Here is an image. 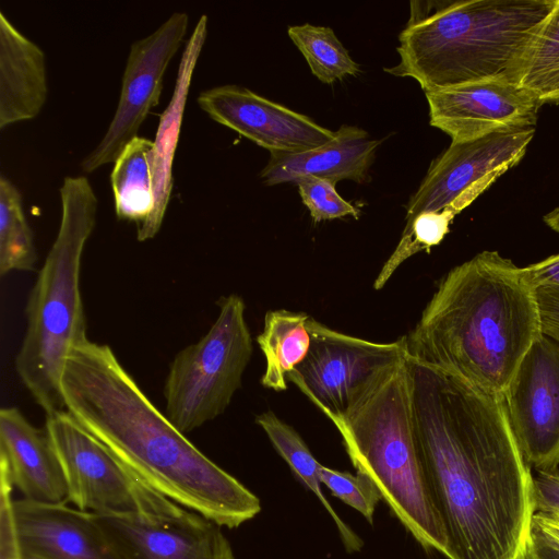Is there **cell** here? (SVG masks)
<instances>
[{
  "label": "cell",
  "mask_w": 559,
  "mask_h": 559,
  "mask_svg": "<svg viewBox=\"0 0 559 559\" xmlns=\"http://www.w3.org/2000/svg\"><path fill=\"white\" fill-rule=\"evenodd\" d=\"M415 435L447 559H526L534 479L502 395L406 355Z\"/></svg>",
  "instance_id": "cell-1"
},
{
  "label": "cell",
  "mask_w": 559,
  "mask_h": 559,
  "mask_svg": "<svg viewBox=\"0 0 559 559\" xmlns=\"http://www.w3.org/2000/svg\"><path fill=\"white\" fill-rule=\"evenodd\" d=\"M60 388L64 409L166 498L228 528L260 513V499L174 426L108 345L86 340L74 347Z\"/></svg>",
  "instance_id": "cell-2"
},
{
  "label": "cell",
  "mask_w": 559,
  "mask_h": 559,
  "mask_svg": "<svg viewBox=\"0 0 559 559\" xmlns=\"http://www.w3.org/2000/svg\"><path fill=\"white\" fill-rule=\"evenodd\" d=\"M542 335L535 289L522 267L483 251L441 280L406 346L416 360L502 395Z\"/></svg>",
  "instance_id": "cell-3"
},
{
  "label": "cell",
  "mask_w": 559,
  "mask_h": 559,
  "mask_svg": "<svg viewBox=\"0 0 559 559\" xmlns=\"http://www.w3.org/2000/svg\"><path fill=\"white\" fill-rule=\"evenodd\" d=\"M559 0L412 1L400 62L384 71L424 92L477 82L520 84Z\"/></svg>",
  "instance_id": "cell-4"
},
{
  "label": "cell",
  "mask_w": 559,
  "mask_h": 559,
  "mask_svg": "<svg viewBox=\"0 0 559 559\" xmlns=\"http://www.w3.org/2000/svg\"><path fill=\"white\" fill-rule=\"evenodd\" d=\"M406 355L378 370L331 420L356 472L377 485L392 514L426 551L447 557L415 435Z\"/></svg>",
  "instance_id": "cell-5"
},
{
  "label": "cell",
  "mask_w": 559,
  "mask_h": 559,
  "mask_svg": "<svg viewBox=\"0 0 559 559\" xmlns=\"http://www.w3.org/2000/svg\"><path fill=\"white\" fill-rule=\"evenodd\" d=\"M60 199V226L29 293L26 331L15 358L21 382L45 414L64 409L60 383L67 359L88 340L80 271L98 204L85 176L64 177Z\"/></svg>",
  "instance_id": "cell-6"
},
{
  "label": "cell",
  "mask_w": 559,
  "mask_h": 559,
  "mask_svg": "<svg viewBox=\"0 0 559 559\" xmlns=\"http://www.w3.org/2000/svg\"><path fill=\"white\" fill-rule=\"evenodd\" d=\"M217 305L207 333L176 355L166 377V416L185 435L226 411L252 355L242 298L231 294Z\"/></svg>",
  "instance_id": "cell-7"
},
{
  "label": "cell",
  "mask_w": 559,
  "mask_h": 559,
  "mask_svg": "<svg viewBox=\"0 0 559 559\" xmlns=\"http://www.w3.org/2000/svg\"><path fill=\"white\" fill-rule=\"evenodd\" d=\"M67 486V502L96 515L157 522L185 508L141 481L66 409L46 414L44 427Z\"/></svg>",
  "instance_id": "cell-8"
},
{
  "label": "cell",
  "mask_w": 559,
  "mask_h": 559,
  "mask_svg": "<svg viewBox=\"0 0 559 559\" xmlns=\"http://www.w3.org/2000/svg\"><path fill=\"white\" fill-rule=\"evenodd\" d=\"M534 134L535 128H527L451 143L431 163L409 199L405 222L426 212H448L455 217L499 177L519 164Z\"/></svg>",
  "instance_id": "cell-9"
},
{
  "label": "cell",
  "mask_w": 559,
  "mask_h": 559,
  "mask_svg": "<svg viewBox=\"0 0 559 559\" xmlns=\"http://www.w3.org/2000/svg\"><path fill=\"white\" fill-rule=\"evenodd\" d=\"M310 347L305 360L287 374L330 419L346 411L353 394L378 370L407 354L406 336L391 343L347 335L308 319Z\"/></svg>",
  "instance_id": "cell-10"
},
{
  "label": "cell",
  "mask_w": 559,
  "mask_h": 559,
  "mask_svg": "<svg viewBox=\"0 0 559 559\" xmlns=\"http://www.w3.org/2000/svg\"><path fill=\"white\" fill-rule=\"evenodd\" d=\"M521 453L536 472L559 465V342L543 333L521 360L503 394Z\"/></svg>",
  "instance_id": "cell-11"
},
{
  "label": "cell",
  "mask_w": 559,
  "mask_h": 559,
  "mask_svg": "<svg viewBox=\"0 0 559 559\" xmlns=\"http://www.w3.org/2000/svg\"><path fill=\"white\" fill-rule=\"evenodd\" d=\"M188 22L186 12H175L152 34L131 45L117 109L100 142L83 158L84 173L114 163L138 136L147 114L159 102L164 74L182 43Z\"/></svg>",
  "instance_id": "cell-12"
},
{
  "label": "cell",
  "mask_w": 559,
  "mask_h": 559,
  "mask_svg": "<svg viewBox=\"0 0 559 559\" xmlns=\"http://www.w3.org/2000/svg\"><path fill=\"white\" fill-rule=\"evenodd\" d=\"M430 126L451 143L495 132L535 128L543 104L520 84L486 81L425 92Z\"/></svg>",
  "instance_id": "cell-13"
},
{
  "label": "cell",
  "mask_w": 559,
  "mask_h": 559,
  "mask_svg": "<svg viewBox=\"0 0 559 559\" xmlns=\"http://www.w3.org/2000/svg\"><path fill=\"white\" fill-rule=\"evenodd\" d=\"M200 108L223 124L270 153H301L326 144L335 131L308 116L274 103L239 85L227 84L202 91Z\"/></svg>",
  "instance_id": "cell-14"
},
{
  "label": "cell",
  "mask_w": 559,
  "mask_h": 559,
  "mask_svg": "<svg viewBox=\"0 0 559 559\" xmlns=\"http://www.w3.org/2000/svg\"><path fill=\"white\" fill-rule=\"evenodd\" d=\"M95 516L127 559H236L222 526L186 508L157 522Z\"/></svg>",
  "instance_id": "cell-15"
},
{
  "label": "cell",
  "mask_w": 559,
  "mask_h": 559,
  "mask_svg": "<svg viewBox=\"0 0 559 559\" xmlns=\"http://www.w3.org/2000/svg\"><path fill=\"white\" fill-rule=\"evenodd\" d=\"M14 508L24 559H127L93 513L23 498Z\"/></svg>",
  "instance_id": "cell-16"
},
{
  "label": "cell",
  "mask_w": 559,
  "mask_h": 559,
  "mask_svg": "<svg viewBox=\"0 0 559 559\" xmlns=\"http://www.w3.org/2000/svg\"><path fill=\"white\" fill-rule=\"evenodd\" d=\"M0 465L23 499L67 502L64 476L46 429L33 426L16 407L0 411Z\"/></svg>",
  "instance_id": "cell-17"
},
{
  "label": "cell",
  "mask_w": 559,
  "mask_h": 559,
  "mask_svg": "<svg viewBox=\"0 0 559 559\" xmlns=\"http://www.w3.org/2000/svg\"><path fill=\"white\" fill-rule=\"evenodd\" d=\"M381 141L369 138L366 130L343 124L333 140L301 153H270V159L260 173L266 186L294 183L301 177L312 176L330 180L370 181L369 169L374 162Z\"/></svg>",
  "instance_id": "cell-18"
},
{
  "label": "cell",
  "mask_w": 559,
  "mask_h": 559,
  "mask_svg": "<svg viewBox=\"0 0 559 559\" xmlns=\"http://www.w3.org/2000/svg\"><path fill=\"white\" fill-rule=\"evenodd\" d=\"M207 33L203 14L186 43L178 67L175 88L167 108L162 112L153 147L148 155L154 209L148 218L136 227V238L145 241L159 231L173 189V163L192 74Z\"/></svg>",
  "instance_id": "cell-19"
},
{
  "label": "cell",
  "mask_w": 559,
  "mask_h": 559,
  "mask_svg": "<svg viewBox=\"0 0 559 559\" xmlns=\"http://www.w3.org/2000/svg\"><path fill=\"white\" fill-rule=\"evenodd\" d=\"M46 98L44 51L0 12V128L35 118Z\"/></svg>",
  "instance_id": "cell-20"
},
{
  "label": "cell",
  "mask_w": 559,
  "mask_h": 559,
  "mask_svg": "<svg viewBox=\"0 0 559 559\" xmlns=\"http://www.w3.org/2000/svg\"><path fill=\"white\" fill-rule=\"evenodd\" d=\"M309 317L285 309L266 312L257 337L265 358L263 386L278 392L287 389V374L305 360L310 347Z\"/></svg>",
  "instance_id": "cell-21"
},
{
  "label": "cell",
  "mask_w": 559,
  "mask_h": 559,
  "mask_svg": "<svg viewBox=\"0 0 559 559\" xmlns=\"http://www.w3.org/2000/svg\"><path fill=\"white\" fill-rule=\"evenodd\" d=\"M255 421L295 476L316 495L330 514L345 549L348 552L359 551L364 546L362 539L340 518L323 493L320 478L322 464L316 460L300 435L271 411L258 415Z\"/></svg>",
  "instance_id": "cell-22"
},
{
  "label": "cell",
  "mask_w": 559,
  "mask_h": 559,
  "mask_svg": "<svg viewBox=\"0 0 559 559\" xmlns=\"http://www.w3.org/2000/svg\"><path fill=\"white\" fill-rule=\"evenodd\" d=\"M153 141L144 136L132 139L114 162L110 185L115 211L120 221L143 224L154 209L148 155Z\"/></svg>",
  "instance_id": "cell-23"
},
{
  "label": "cell",
  "mask_w": 559,
  "mask_h": 559,
  "mask_svg": "<svg viewBox=\"0 0 559 559\" xmlns=\"http://www.w3.org/2000/svg\"><path fill=\"white\" fill-rule=\"evenodd\" d=\"M37 261L34 235L22 206L19 189L0 177V275L33 271Z\"/></svg>",
  "instance_id": "cell-24"
},
{
  "label": "cell",
  "mask_w": 559,
  "mask_h": 559,
  "mask_svg": "<svg viewBox=\"0 0 559 559\" xmlns=\"http://www.w3.org/2000/svg\"><path fill=\"white\" fill-rule=\"evenodd\" d=\"M287 34L320 82L332 84L360 73V66L331 27L306 23L289 26Z\"/></svg>",
  "instance_id": "cell-25"
},
{
  "label": "cell",
  "mask_w": 559,
  "mask_h": 559,
  "mask_svg": "<svg viewBox=\"0 0 559 559\" xmlns=\"http://www.w3.org/2000/svg\"><path fill=\"white\" fill-rule=\"evenodd\" d=\"M521 85L543 105L559 104V1L534 44Z\"/></svg>",
  "instance_id": "cell-26"
},
{
  "label": "cell",
  "mask_w": 559,
  "mask_h": 559,
  "mask_svg": "<svg viewBox=\"0 0 559 559\" xmlns=\"http://www.w3.org/2000/svg\"><path fill=\"white\" fill-rule=\"evenodd\" d=\"M320 478L334 497L358 511L369 524H373L376 507L382 496L367 475L359 472L353 475L322 465Z\"/></svg>",
  "instance_id": "cell-27"
},
{
  "label": "cell",
  "mask_w": 559,
  "mask_h": 559,
  "mask_svg": "<svg viewBox=\"0 0 559 559\" xmlns=\"http://www.w3.org/2000/svg\"><path fill=\"white\" fill-rule=\"evenodd\" d=\"M302 203L316 222L331 221L345 216L358 218L360 211L343 199L335 189V183L312 176L301 177L295 182Z\"/></svg>",
  "instance_id": "cell-28"
},
{
  "label": "cell",
  "mask_w": 559,
  "mask_h": 559,
  "mask_svg": "<svg viewBox=\"0 0 559 559\" xmlns=\"http://www.w3.org/2000/svg\"><path fill=\"white\" fill-rule=\"evenodd\" d=\"M13 484L4 466L0 465V559H24L12 499Z\"/></svg>",
  "instance_id": "cell-29"
},
{
  "label": "cell",
  "mask_w": 559,
  "mask_h": 559,
  "mask_svg": "<svg viewBox=\"0 0 559 559\" xmlns=\"http://www.w3.org/2000/svg\"><path fill=\"white\" fill-rule=\"evenodd\" d=\"M536 512L559 515V472L538 471L533 475Z\"/></svg>",
  "instance_id": "cell-30"
},
{
  "label": "cell",
  "mask_w": 559,
  "mask_h": 559,
  "mask_svg": "<svg viewBox=\"0 0 559 559\" xmlns=\"http://www.w3.org/2000/svg\"><path fill=\"white\" fill-rule=\"evenodd\" d=\"M538 302L542 331L559 342V287L535 289Z\"/></svg>",
  "instance_id": "cell-31"
},
{
  "label": "cell",
  "mask_w": 559,
  "mask_h": 559,
  "mask_svg": "<svg viewBox=\"0 0 559 559\" xmlns=\"http://www.w3.org/2000/svg\"><path fill=\"white\" fill-rule=\"evenodd\" d=\"M526 282L534 288L559 287V253L522 267Z\"/></svg>",
  "instance_id": "cell-32"
},
{
  "label": "cell",
  "mask_w": 559,
  "mask_h": 559,
  "mask_svg": "<svg viewBox=\"0 0 559 559\" xmlns=\"http://www.w3.org/2000/svg\"><path fill=\"white\" fill-rule=\"evenodd\" d=\"M533 519L559 538V518L557 515L536 512Z\"/></svg>",
  "instance_id": "cell-33"
},
{
  "label": "cell",
  "mask_w": 559,
  "mask_h": 559,
  "mask_svg": "<svg viewBox=\"0 0 559 559\" xmlns=\"http://www.w3.org/2000/svg\"><path fill=\"white\" fill-rule=\"evenodd\" d=\"M545 224L559 235V206L543 217Z\"/></svg>",
  "instance_id": "cell-34"
},
{
  "label": "cell",
  "mask_w": 559,
  "mask_h": 559,
  "mask_svg": "<svg viewBox=\"0 0 559 559\" xmlns=\"http://www.w3.org/2000/svg\"><path fill=\"white\" fill-rule=\"evenodd\" d=\"M25 559H34V558H25Z\"/></svg>",
  "instance_id": "cell-35"
},
{
  "label": "cell",
  "mask_w": 559,
  "mask_h": 559,
  "mask_svg": "<svg viewBox=\"0 0 559 559\" xmlns=\"http://www.w3.org/2000/svg\"><path fill=\"white\" fill-rule=\"evenodd\" d=\"M555 515H557V514H555ZM557 516L559 518V515H557Z\"/></svg>",
  "instance_id": "cell-36"
},
{
  "label": "cell",
  "mask_w": 559,
  "mask_h": 559,
  "mask_svg": "<svg viewBox=\"0 0 559 559\" xmlns=\"http://www.w3.org/2000/svg\"><path fill=\"white\" fill-rule=\"evenodd\" d=\"M559 472V471H558Z\"/></svg>",
  "instance_id": "cell-37"
}]
</instances>
